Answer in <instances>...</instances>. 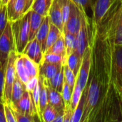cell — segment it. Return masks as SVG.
Returning a JSON list of instances; mask_svg holds the SVG:
<instances>
[{
  "label": "cell",
  "mask_w": 122,
  "mask_h": 122,
  "mask_svg": "<svg viewBox=\"0 0 122 122\" xmlns=\"http://www.w3.org/2000/svg\"><path fill=\"white\" fill-rule=\"evenodd\" d=\"M81 60H82V58L79 55V54L76 52V50H74L71 54H70L67 57L66 65L72 70V72L76 76V77L77 76V74L79 73Z\"/></svg>",
  "instance_id": "44dd1931"
},
{
  "label": "cell",
  "mask_w": 122,
  "mask_h": 122,
  "mask_svg": "<svg viewBox=\"0 0 122 122\" xmlns=\"http://www.w3.org/2000/svg\"><path fill=\"white\" fill-rule=\"evenodd\" d=\"M64 81L73 90L74 85L76 83V77L72 72V70L68 67L66 64L64 65Z\"/></svg>",
  "instance_id": "1f68e13d"
},
{
  "label": "cell",
  "mask_w": 122,
  "mask_h": 122,
  "mask_svg": "<svg viewBox=\"0 0 122 122\" xmlns=\"http://www.w3.org/2000/svg\"><path fill=\"white\" fill-rule=\"evenodd\" d=\"M47 88H48V95H49V104L56 108L59 113L64 114L65 109V104L61 93L49 86H47Z\"/></svg>",
  "instance_id": "5bb4252c"
},
{
  "label": "cell",
  "mask_w": 122,
  "mask_h": 122,
  "mask_svg": "<svg viewBox=\"0 0 122 122\" xmlns=\"http://www.w3.org/2000/svg\"><path fill=\"white\" fill-rule=\"evenodd\" d=\"M73 90L70 88V86L65 82L64 83L62 91H61V96L66 106H70L71 104V95H72Z\"/></svg>",
  "instance_id": "836d02e7"
},
{
  "label": "cell",
  "mask_w": 122,
  "mask_h": 122,
  "mask_svg": "<svg viewBox=\"0 0 122 122\" xmlns=\"http://www.w3.org/2000/svg\"><path fill=\"white\" fill-rule=\"evenodd\" d=\"M39 83L40 85V93H39V107L41 114L46 106L49 104V95L48 88L44 83V78L39 75Z\"/></svg>",
  "instance_id": "ffe728a7"
},
{
  "label": "cell",
  "mask_w": 122,
  "mask_h": 122,
  "mask_svg": "<svg viewBox=\"0 0 122 122\" xmlns=\"http://www.w3.org/2000/svg\"><path fill=\"white\" fill-rule=\"evenodd\" d=\"M119 1H121V2L122 3V0H119Z\"/></svg>",
  "instance_id": "f907efd6"
},
{
  "label": "cell",
  "mask_w": 122,
  "mask_h": 122,
  "mask_svg": "<svg viewBox=\"0 0 122 122\" xmlns=\"http://www.w3.org/2000/svg\"><path fill=\"white\" fill-rule=\"evenodd\" d=\"M8 22H9V19H8L7 6L4 5L0 0V37L3 33Z\"/></svg>",
  "instance_id": "f546056e"
},
{
  "label": "cell",
  "mask_w": 122,
  "mask_h": 122,
  "mask_svg": "<svg viewBox=\"0 0 122 122\" xmlns=\"http://www.w3.org/2000/svg\"><path fill=\"white\" fill-rule=\"evenodd\" d=\"M48 16L49 17L50 22L55 26H56L63 32L64 24L59 0H53L51 5L49 9Z\"/></svg>",
  "instance_id": "8fae6325"
},
{
  "label": "cell",
  "mask_w": 122,
  "mask_h": 122,
  "mask_svg": "<svg viewBox=\"0 0 122 122\" xmlns=\"http://www.w3.org/2000/svg\"><path fill=\"white\" fill-rule=\"evenodd\" d=\"M15 73L19 80L24 84L30 79L24 66L21 54H18L15 61Z\"/></svg>",
  "instance_id": "ac0fdd59"
},
{
  "label": "cell",
  "mask_w": 122,
  "mask_h": 122,
  "mask_svg": "<svg viewBox=\"0 0 122 122\" xmlns=\"http://www.w3.org/2000/svg\"><path fill=\"white\" fill-rule=\"evenodd\" d=\"M81 27V11L78 6L71 1L70 13L67 22L64 26L63 31H67L76 35Z\"/></svg>",
  "instance_id": "ba28073f"
},
{
  "label": "cell",
  "mask_w": 122,
  "mask_h": 122,
  "mask_svg": "<svg viewBox=\"0 0 122 122\" xmlns=\"http://www.w3.org/2000/svg\"><path fill=\"white\" fill-rule=\"evenodd\" d=\"M63 35V32L54 24L50 22L49 25V34L47 36L46 39V47H45V52L46 51L51 47L56 41L57 40ZM44 52V53H45Z\"/></svg>",
  "instance_id": "7402d4cb"
},
{
  "label": "cell",
  "mask_w": 122,
  "mask_h": 122,
  "mask_svg": "<svg viewBox=\"0 0 122 122\" xmlns=\"http://www.w3.org/2000/svg\"><path fill=\"white\" fill-rule=\"evenodd\" d=\"M39 83V76L38 77H33L31 78L26 83H25V87L26 90L29 91V93L32 92V91L34 89V88L36 86V85Z\"/></svg>",
  "instance_id": "74e56055"
},
{
  "label": "cell",
  "mask_w": 122,
  "mask_h": 122,
  "mask_svg": "<svg viewBox=\"0 0 122 122\" xmlns=\"http://www.w3.org/2000/svg\"><path fill=\"white\" fill-rule=\"evenodd\" d=\"M1 3H2L4 5H6V6H7V4L9 3V0H1Z\"/></svg>",
  "instance_id": "7dc6e473"
},
{
  "label": "cell",
  "mask_w": 122,
  "mask_h": 122,
  "mask_svg": "<svg viewBox=\"0 0 122 122\" xmlns=\"http://www.w3.org/2000/svg\"><path fill=\"white\" fill-rule=\"evenodd\" d=\"M93 50L94 47L89 46L84 51L79 73L76 76V82L79 83L82 90H84L88 83L90 72L93 63Z\"/></svg>",
  "instance_id": "52a82bcc"
},
{
  "label": "cell",
  "mask_w": 122,
  "mask_h": 122,
  "mask_svg": "<svg viewBox=\"0 0 122 122\" xmlns=\"http://www.w3.org/2000/svg\"><path fill=\"white\" fill-rule=\"evenodd\" d=\"M4 110H5L6 122H17L16 117L9 105L4 104Z\"/></svg>",
  "instance_id": "8d00e7d4"
},
{
  "label": "cell",
  "mask_w": 122,
  "mask_h": 122,
  "mask_svg": "<svg viewBox=\"0 0 122 122\" xmlns=\"http://www.w3.org/2000/svg\"><path fill=\"white\" fill-rule=\"evenodd\" d=\"M71 1L78 6V8L80 10L85 12L87 15H88V11L89 9H92L93 12V7L92 5L91 0H71Z\"/></svg>",
  "instance_id": "e575fe53"
},
{
  "label": "cell",
  "mask_w": 122,
  "mask_h": 122,
  "mask_svg": "<svg viewBox=\"0 0 122 122\" xmlns=\"http://www.w3.org/2000/svg\"><path fill=\"white\" fill-rule=\"evenodd\" d=\"M12 50H16V48L11 22L9 21L0 37V62L2 67L5 69L6 68L9 55Z\"/></svg>",
  "instance_id": "8992f818"
},
{
  "label": "cell",
  "mask_w": 122,
  "mask_h": 122,
  "mask_svg": "<svg viewBox=\"0 0 122 122\" xmlns=\"http://www.w3.org/2000/svg\"><path fill=\"white\" fill-rule=\"evenodd\" d=\"M31 10L26 12L22 17L11 22L13 32L16 52L21 54L26 45L29 42V22Z\"/></svg>",
  "instance_id": "6da1fadb"
},
{
  "label": "cell",
  "mask_w": 122,
  "mask_h": 122,
  "mask_svg": "<svg viewBox=\"0 0 122 122\" xmlns=\"http://www.w3.org/2000/svg\"><path fill=\"white\" fill-rule=\"evenodd\" d=\"M63 67L62 64H53L41 62L39 65V75L49 80L53 78Z\"/></svg>",
  "instance_id": "7c38bea8"
},
{
  "label": "cell",
  "mask_w": 122,
  "mask_h": 122,
  "mask_svg": "<svg viewBox=\"0 0 122 122\" xmlns=\"http://www.w3.org/2000/svg\"><path fill=\"white\" fill-rule=\"evenodd\" d=\"M44 82L47 86L61 93L63 85L64 83V65L61 68V69L53 78H51V79H49V80H46L44 78Z\"/></svg>",
  "instance_id": "2e32d148"
},
{
  "label": "cell",
  "mask_w": 122,
  "mask_h": 122,
  "mask_svg": "<svg viewBox=\"0 0 122 122\" xmlns=\"http://www.w3.org/2000/svg\"><path fill=\"white\" fill-rule=\"evenodd\" d=\"M17 122H34V115L24 114L19 110H17L15 107H14L12 105H9Z\"/></svg>",
  "instance_id": "4dcf8cb0"
},
{
  "label": "cell",
  "mask_w": 122,
  "mask_h": 122,
  "mask_svg": "<svg viewBox=\"0 0 122 122\" xmlns=\"http://www.w3.org/2000/svg\"><path fill=\"white\" fill-rule=\"evenodd\" d=\"M25 5H26L25 0H16L14 4L11 17L9 21L13 22L22 17L24 14Z\"/></svg>",
  "instance_id": "4316f807"
},
{
  "label": "cell",
  "mask_w": 122,
  "mask_h": 122,
  "mask_svg": "<svg viewBox=\"0 0 122 122\" xmlns=\"http://www.w3.org/2000/svg\"><path fill=\"white\" fill-rule=\"evenodd\" d=\"M64 114H61L59 115H58V116L51 122H63V119H64Z\"/></svg>",
  "instance_id": "7bdbcfd3"
},
{
  "label": "cell",
  "mask_w": 122,
  "mask_h": 122,
  "mask_svg": "<svg viewBox=\"0 0 122 122\" xmlns=\"http://www.w3.org/2000/svg\"><path fill=\"white\" fill-rule=\"evenodd\" d=\"M121 117V112L116 115H112L107 118H103L104 122H117V121Z\"/></svg>",
  "instance_id": "ab89813d"
},
{
  "label": "cell",
  "mask_w": 122,
  "mask_h": 122,
  "mask_svg": "<svg viewBox=\"0 0 122 122\" xmlns=\"http://www.w3.org/2000/svg\"><path fill=\"white\" fill-rule=\"evenodd\" d=\"M71 1V0H59V3L60 7L61 9L64 24H66V22L68 20L69 16Z\"/></svg>",
  "instance_id": "d6a6232c"
},
{
  "label": "cell",
  "mask_w": 122,
  "mask_h": 122,
  "mask_svg": "<svg viewBox=\"0 0 122 122\" xmlns=\"http://www.w3.org/2000/svg\"><path fill=\"white\" fill-rule=\"evenodd\" d=\"M5 71H6V69L2 67L1 63L0 62V101H1L3 102H4V100H3V92H4V86Z\"/></svg>",
  "instance_id": "d590c367"
},
{
  "label": "cell",
  "mask_w": 122,
  "mask_h": 122,
  "mask_svg": "<svg viewBox=\"0 0 122 122\" xmlns=\"http://www.w3.org/2000/svg\"><path fill=\"white\" fill-rule=\"evenodd\" d=\"M59 114H61V113H59L56 108L48 104L41 113V122H53Z\"/></svg>",
  "instance_id": "484cf974"
},
{
  "label": "cell",
  "mask_w": 122,
  "mask_h": 122,
  "mask_svg": "<svg viewBox=\"0 0 122 122\" xmlns=\"http://www.w3.org/2000/svg\"><path fill=\"white\" fill-rule=\"evenodd\" d=\"M33 1H34V0H25L26 5H25V9H24V14L30 9Z\"/></svg>",
  "instance_id": "b9f144b4"
},
{
  "label": "cell",
  "mask_w": 122,
  "mask_h": 122,
  "mask_svg": "<svg viewBox=\"0 0 122 122\" xmlns=\"http://www.w3.org/2000/svg\"><path fill=\"white\" fill-rule=\"evenodd\" d=\"M44 17L39 14L38 13L31 10L30 16V22H29V41L32 40L35 38L36 35L39 29Z\"/></svg>",
  "instance_id": "9a60e30c"
},
{
  "label": "cell",
  "mask_w": 122,
  "mask_h": 122,
  "mask_svg": "<svg viewBox=\"0 0 122 122\" xmlns=\"http://www.w3.org/2000/svg\"><path fill=\"white\" fill-rule=\"evenodd\" d=\"M117 122H122V115H121V117L117 121Z\"/></svg>",
  "instance_id": "c3c4849f"
},
{
  "label": "cell",
  "mask_w": 122,
  "mask_h": 122,
  "mask_svg": "<svg viewBox=\"0 0 122 122\" xmlns=\"http://www.w3.org/2000/svg\"><path fill=\"white\" fill-rule=\"evenodd\" d=\"M66 60L67 57H64L54 53H45L44 54L41 62H46L53 64H62L64 65L66 64Z\"/></svg>",
  "instance_id": "83f0119b"
},
{
  "label": "cell",
  "mask_w": 122,
  "mask_h": 122,
  "mask_svg": "<svg viewBox=\"0 0 122 122\" xmlns=\"http://www.w3.org/2000/svg\"><path fill=\"white\" fill-rule=\"evenodd\" d=\"M21 54L27 56L39 65L41 63L44 56L41 47L36 38L29 41Z\"/></svg>",
  "instance_id": "9c48e42d"
},
{
  "label": "cell",
  "mask_w": 122,
  "mask_h": 122,
  "mask_svg": "<svg viewBox=\"0 0 122 122\" xmlns=\"http://www.w3.org/2000/svg\"><path fill=\"white\" fill-rule=\"evenodd\" d=\"M25 91H26L25 84L23 83L16 76H15V79H14L12 93H11V104H16L19 101V99H21Z\"/></svg>",
  "instance_id": "d6986e66"
},
{
  "label": "cell",
  "mask_w": 122,
  "mask_h": 122,
  "mask_svg": "<svg viewBox=\"0 0 122 122\" xmlns=\"http://www.w3.org/2000/svg\"><path fill=\"white\" fill-rule=\"evenodd\" d=\"M121 2V1H120ZM120 17H121V22L122 24V3L121 2V4H120Z\"/></svg>",
  "instance_id": "bcb514c9"
},
{
  "label": "cell",
  "mask_w": 122,
  "mask_h": 122,
  "mask_svg": "<svg viewBox=\"0 0 122 122\" xmlns=\"http://www.w3.org/2000/svg\"><path fill=\"white\" fill-rule=\"evenodd\" d=\"M50 22H50L49 17L48 15L44 17V20H43L39 29H38V32L35 37V38L36 39L38 42L40 44L44 54L45 52L46 42V39H47V36L49 34Z\"/></svg>",
  "instance_id": "4fadbf2b"
},
{
  "label": "cell",
  "mask_w": 122,
  "mask_h": 122,
  "mask_svg": "<svg viewBox=\"0 0 122 122\" xmlns=\"http://www.w3.org/2000/svg\"><path fill=\"white\" fill-rule=\"evenodd\" d=\"M17 55L18 53L16 52V50H12L10 52L5 71L3 100L4 104L8 105H10L11 103V93L16 76L15 61L17 58Z\"/></svg>",
  "instance_id": "5b68a950"
},
{
  "label": "cell",
  "mask_w": 122,
  "mask_h": 122,
  "mask_svg": "<svg viewBox=\"0 0 122 122\" xmlns=\"http://www.w3.org/2000/svg\"><path fill=\"white\" fill-rule=\"evenodd\" d=\"M21 58L24 61V66L27 71L29 78L38 77L39 76V65L29 58L27 56L21 54Z\"/></svg>",
  "instance_id": "d4e9b609"
},
{
  "label": "cell",
  "mask_w": 122,
  "mask_h": 122,
  "mask_svg": "<svg viewBox=\"0 0 122 122\" xmlns=\"http://www.w3.org/2000/svg\"><path fill=\"white\" fill-rule=\"evenodd\" d=\"M116 0H96L93 5L92 17V43L94 47L97 39L99 37L100 26L105 17L111 9Z\"/></svg>",
  "instance_id": "3957f363"
},
{
  "label": "cell",
  "mask_w": 122,
  "mask_h": 122,
  "mask_svg": "<svg viewBox=\"0 0 122 122\" xmlns=\"http://www.w3.org/2000/svg\"><path fill=\"white\" fill-rule=\"evenodd\" d=\"M82 93H83L82 88L79 85V83H77L76 82L74 87V89H73V91H72L71 100V104H70V107L73 111L77 107V106L80 101V99L81 98Z\"/></svg>",
  "instance_id": "f1b7e54d"
},
{
  "label": "cell",
  "mask_w": 122,
  "mask_h": 122,
  "mask_svg": "<svg viewBox=\"0 0 122 122\" xmlns=\"http://www.w3.org/2000/svg\"><path fill=\"white\" fill-rule=\"evenodd\" d=\"M65 47H66V53L68 57L70 54H71L74 50H76V35L67 32L63 31Z\"/></svg>",
  "instance_id": "cb8c5ba5"
},
{
  "label": "cell",
  "mask_w": 122,
  "mask_h": 122,
  "mask_svg": "<svg viewBox=\"0 0 122 122\" xmlns=\"http://www.w3.org/2000/svg\"><path fill=\"white\" fill-rule=\"evenodd\" d=\"M45 53H54L64 57H67L66 53V47H65L64 34L57 40V41L51 47H50L46 51Z\"/></svg>",
  "instance_id": "603a6c76"
},
{
  "label": "cell",
  "mask_w": 122,
  "mask_h": 122,
  "mask_svg": "<svg viewBox=\"0 0 122 122\" xmlns=\"http://www.w3.org/2000/svg\"><path fill=\"white\" fill-rule=\"evenodd\" d=\"M81 11V27L76 35V50L82 58L85 50L89 46L94 47L92 43V32L90 29L89 19L88 15L85 12Z\"/></svg>",
  "instance_id": "277c9868"
},
{
  "label": "cell",
  "mask_w": 122,
  "mask_h": 122,
  "mask_svg": "<svg viewBox=\"0 0 122 122\" xmlns=\"http://www.w3.org/2000/svg\"><path fill=\"white\" fill-rule=\"evenodd\" d=\"M95 1H96V0H91V2H92V7H93V5H94V4Z\"/></svg>",
  "instance_id": "681fc988"
},
{
  "label": "cell",
  "mask_w": 122,
  "mask_h": 122,
  "mask_svg": "<svg viewBox=\"0 0 122 122\" xmlns=\"http://www.w3.org/2000/svg\"><path fill=\"white\" fill-rule=\"evenodd\" d=\"M15 1H16V0H9V3L7 4V12H8V19H9V20L11 17L13 7H14V4Z\"/></svg>",
  "instance_id": "60d3db41"
},
{
  "label": "cell",
  "mask_w": 122,
  "mask_h": 122,
  "mask_svg": "<svg viewBox=\"0 0 122 122\" xmlns=\"http://www.w3.org/2000/svg\"><path fill=\"white\" fill-rule=\"evenodd\" d=\"M110 81L118 97L122 96V46H114L111 59Z\"/></svg>",
  "instance_id": "7a4b0ae2"
},
{
  "label": "cell",
  "mask_w": 122,
  "mask_h": 122,
  "mask_svg": "<svg viewBox=\"0 0 122 122\" xmlns=\"http://www.w3.org/2000/svg\"><path fill=\"white\" fill-rule=\"evenodd\" d=\"M0 122H6L4 110V103L1 101H0Z\"/></svg>",
  "instance_id": "f35d334b"
},
{
  "label": "cell",
  "mask_w": 122,
  "mask_h": 122,
  "mask_svg": "<svg viewBox=\"0 0 122 122\" xmlns=\"http://www.w3.org/2000/svg\"><path fill=\"white\" fill-rule=\"evenodd\" d=\"M10 105H12L17 110H19L22 113L28 114L34 116L36 115V109L31 99V93L26 90L24 91L22 96L16 104H10Z\"/></svg>",
  "instance_id": "30bf717a"
},
{
  "label": "cell",
  "mask_w": 122,
  "mask_h": 122,
  "mask_svg": "<svg viewBox=\"0 0 122 122\" xmlns=\"http://www.w3.org/2000/svg\"><path fill=\"white\" fill-rule=\"evenodd\" d=\"M94 122H104V119H103V111L99 114V116L97 117V119L95 120Z\"/></svg>",
  "instance_id": "ee69618b"
},
{
  "label": "cell",
  "mask_w": 122,
  "mask_h": 122,
  "mask_svg": "<svg viewBox=\"0 0 122 122\" xmlns=\"http://www.w3.org/2000/svg\"><path fill=\"white\" fill-rule=\"evenodd\" d=\"M119 108H120V112H121L122 119V96L120 98L119 97Z\"/></svg>",
  "instance_id": "f6af8a7d"
},
{
  "label": "cell",
  "mask_w": 122,
  "mask_h": 122,
  "mask_svg": "<svg viewBox=\"0 0 122 122\" xmlns=\"http://www.w3.org/2000/svg\"><path fill=\"white\" fill-rule=\"evenodd\" d=\"M52 1L53 0H34L30 9L43 17H46L48 15Z\"/></svg>",
  "instance_id": "e0dca14e"
}]
</instances>
